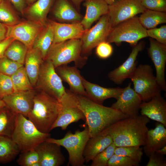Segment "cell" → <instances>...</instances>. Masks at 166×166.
<instances>
[{
  "label": "cell",
  "mask_w": 166,
  "mask_h": 166,
  "mask_svg": "<svg viewBox=\"0 0 166 166\" xmlns=\"http://www.w3.org/2000/svg\"><path fill=\"white\" fill-rule=\"evenodd\" d=\"M150 119L138 115L120 120L112 124L98 135H109L117 147L144 146Z\"/></svg>",
  "instance_id": "cell-1"
},
{
  "label": "cell",
  "mask_w": 166,
  "mask_h": 166,
  "mask_svg": "<svg viewBox=\"0 0 166 166\" xmlns=\"http://www.w3.org/2000/svg\"><path fill=\"white\" fill-rule=\"evenodd\" d=\"M78 105L84 113L90 137L98 135L115 122L128 117L111 107L96 103L77 95Z\"/></svg>",
  "instance_id": "cell-2"
},
{
  "label": "cell",
  "mask_w": 166,
  "mask_h": 166,
  "mask_svg": "<svg viewBox=\"0 0 166 166\" xmlns=\"http://www.w3.org/2000/svg\"><path fill=\"white\" fill-rule=\"evenodd\" d=\"M59 101L41 90L35 94L32 109L27 117L42 132L49 133L58 116Z\"/></svg>",
  "instance_id": "cell-3"
},
{
  "label": "cell",
  "mask_w": 166,
  "mask_h": 166,
  "mask_svg": "<svg viewBox=\"0 0 166 166\" xmlns=\"http://www.w3.org/2000/svg\"><path fill=\"white\" fill-rule=\"evenodd\" d=\"M26 117L22 114H16L15 126L11 137L21 152L35 149L50 135L49 133L39 131Z\"/></svg>",
  "instance_id": "cell-4"
},
{
  "label": "cell",
  "mask_w": 166,
  "mask_h": 166,
  "mask_svg": "<svg viewBox=\"0 0 166 166\" xmlns=\"http://www.w3.org/2000/svg\"><path fill=\"white\" fill-rule=\"evenodd\" d=\"M81 46L82 42L80 39L52 44L45 59L51 61L55 68L67 65L72 61L74 62L76 67L81 68L87 60L86 57L81 55Z\"/></svg>",
  "instance_id": "cell-5"
},
{
  "label": "cell",
  "mask_w": 166,
  "mask_h": 166,
  "mask_svg": "<svg viewBox=\"0 0 166 166\" xmlns=\"http://www.w3.org/2000/svg\"><path fill=\"white\" fill-rule=\"evenodd\" d=\"M90 138L88 128L86 124L82 131L77 130L73 133L69 131L62 138L56 139L49 137L45 141L55 143L67 150L69 155L68 166H84L85 162L83 151Z\"/></svg>",
  "instance_id": "cell-6"
},
{
  "label": "cell",
  "mask_w": 166,
  "mask_h": 166,
  "mask_svg": "<svg viewBox=\"0 0 166 166\" xmlns=\"http://www.w3.org/2000/svg\"><path fill=\"white\" fill-rule=\"evenodd\" d=\"M147 30L140 23L138 17L135 16L112 28L106 42L117 45L126 42L133 46L139 41L148 37Z\"/></svg>",
  "instance_id": "cell-7"
},
{
  "label": "cell",
  "mask_w": 166,
  "mask_h": 166,
  "mask_svg": "<svg viewBox=\"0 0 166 166\" xmlns=\"http://www.w3.org/2000/svg\"><path fill=\"white\" fill-rule=\"evenodd\" d=\"M130 79L133 83V89L143 102L149 101L161 92L153 69L149 65H139Z\"/></svg>",
  "instance_id": "cell-8"
},
{
  "label": "cell",
  "mask_w": 166,
  "mask_h": 166,
  "mask_svg": "<svg viewBox=\"0 0 166 166\" xmlns=\"http://www.w3.org/2000/svg\"><path fill=\"white\" fill-rule=\"evenodd\" d=\"M59 101L66 92L62 80L52 62L44 60L40 68L35 87Z\"/></svg>",
  "instance_id": "cell-9"
},
{
  "label": "cell",
  "mask_w": 166,
  "mask_h": 166,
  "mask_svg": "<svg viewBox=\"0 0 166 166\" xmlns=\"http://www.w3.org/2000/svg\"><path fill=\"white\" fill-rule=\"evenodd\" d=\"M59 101L60 110L52 130L60 127L65 130L72 123L81 120L85 121V115L78 105L77 94L70 90L66 89L65 93Z\"/></svg>",
  "instance_id": "cell-10"
},
{
  "label": "cell",
  "mask_w": 166,
  "mask_h": 166,
  "mask_svg": "<svg viewBox=\"0 0 166 166\" xmlns=\"http://www.w3.org/2000/svg\"><path fill=\"white\" fill-rule=\"evenodd\" d=\"M112 28L108 13L101 17L95 25L85 30L80 39L81 53L88 54L99 44L106 41Z\"/></svg>",
  "instance_id": "cell-11"
},
{
  "label": "cell",
  "mask_w": 166,
  "mask_h": 166,
  "mask_svg": "<svg viewBox=\"0 0 166 166\" xmlns=\"http://www.w3.org/2000/svg\"><path fill=\"white\" fill-rule=\"evenodd\" d=\"M146 9L142 5L141 0H117L109 5L108 14L112 27Z\"/></svg>",
  "instance_id": "cell-12"
},
{
  "label": "cell",
  "mask_w": 166,
  "mask_h": 166,
  "mask_svg": "<svg viewBox=\"0 0 166 166\" xmlns=\"http://www.w3.org/2000/svg\"><path fill=\"white\" fill-rule=\"evenodd\" d=\"M45 26L33 20L20 22L14 25L7 26V37L20 41L29 49L32 48L35 39Z\"/></svg>",
  "instance_id": "cell-13"
},
{
  "label": "cell",
  "mask_w": 166,
  "mask_h": 166,
  "mask_svg": "<svg viewBox=\"0 0 166 166\" xmlns=\"http://www.w3.org/2000/svg\"><path fill=\"white\" fill-rule=\"evenodd\" d=\"M130 83L122 90L111 107L128 117L139 115L140 105L142 101L139 95L131 87Z\"/></svg>",
  "instance_id": "cell-14"
},
{
  "label": "cell",
  "mask_w": 166,
  "mask_h": 166,
  "mask_svg": "<svg viewBox=\"0 0 166 166\" xmlns=\"http://www.w3.org/2000/svg\"><path fill=\"white\" fill-rule=\"evenodd\" d=\"M36 92L31 90L14 92L2 99L6 106L16 114H22L26 117L31 111Z\"/></svg>",
  "instance_id": "cell-15"
},
{
  "label": "cell",
  "mask_w": 166,
  "mask_h": 166,
  "mask_svg": "<svg viewBox=\"0 0 166 166\" xmlns=\"http://www.w3.org/2000/svg\"><path fill=\"white\" fill-rule=\"evenodd\" d=\"M144 47V43L140 42L133 46L132 51L126 60L118 67L111 71L108 76L117 84H121L126 79L130 78L136 68V59L140 52Z\"/></svg>",
  "instance_id": "cell-16"
},
{
  "label": "cell",
  "mask_w": 166,
  "mask_h": 166,
  "mask_svg": "<svg viewBox=\"0 0 166 166\" xmlns=\"http://www.w3.org/2000/svg\"><path fill=\"white\" fill-rule=\"evenodd\" d=\"M149 55L156 71V78L161 90L166 91L165 70L166 63V45L150 39Z\"/></svg>",
  "instance_id": "cell-17"
},
{
  "label": "cell",
  "mask_w": 166,
  "mask_h": 166,
  "mask_svg": "<svg viewBox=\"0 0 166 166\" xmlns=\"http://www.w3.org/2000/svg\"><path fill=\"white\" fill-rule=\"evenodd\" d=\"M60 146L45 141L39 144L35 150L38 153L41 166H60L64 164L65 158Z\"/></svg>",
  "instance_id": "cell-18"
},
{
  "label": "cell",
  "mask_w": 166,
  "mask_h": 166,
  "mask_svg": "<svg viewBox=\"0 0 166 166\" xmlns=\"http://www.w3.org/2000/svg\"><path fill=\"white\" fill-rule=\"evenodd\" d=\"M140 110L141 115L160 123L166 127V101L161 92L149 101L142 102Z\"/></svg>",
  "instance_id": "cell-19"
},
{
  "label": "cell",
  "mask_w": 166,
  "mask_h": 166,
  "mask_svg": "<svg viewBox=\"0 0 166 166\" xmlns=\"http://www.w3.org/2000/svg\"><path fill=\"white\" fill-rule=\"evenodd\" d=\"M55 69L62 81L68 84L72 91L77 95L87 97L83 83V77L77 67L65 65L57 67Z\"/></svg>",
  "instance_id": "cell-20"
},
{
  "label": "cell",
  "mask_w": 166,
  "mask_h": 166,
  "mask_svg": "<svg viewBox=\"0 0 166 166\" xmlns=\"http://www.w3.org/2000/svg\"><path fill=\"white\" fill-rule=\"evenodd\" d=\"M54 31L53 44L69 40L81 39L86 30L80 22L62 23L50 20Z\"/></svg>",
  "instance_id": "cell-21"
},
{
  "label": "cell",
  "mask_w": 166,
  "mask_h": 166,
  "mask_svg": "<svg viewBox=\"0 0 166 166\" xmlns=\"http://www.w3.org/2000/svg\"><path fill=\"white\" fill-rule=\"evenodd\" d=\"M83 83L87 94V98L101 105H103L104 101L109 98H113L117 99L121 93L123 88L103 87L90 82L84 78Z\"/></svg>",
  "instance_id": "cell-22"
},
{
  "label": "cell",
  "mask_w": 166,
  "mask_h": 166,
  "mask_svg": "<svg viewBox=\"0 0 166 166\" xmlns=\"http://www.w3.org/2000/svg\"><path fill=\"white\" fill-rule=\"evenodd\" d=\"M86 13L81 23L85 30L102 16L108 13L109 5L103 0H84Z\"/></svg>",
  "instance_id": "cell-23"
},
{
  "label": "cell",
  "mask_w": 166,
  "mask_h": 166,
  "mask_svg": "<svg viewBox=\"0 0 166 166\" xmlns=\"http://www.w3.org/2000/svg\"><path fill=\"white\" fill-rule=\"evenodd\" d=\"M166 145V128L162 124L158 122L154 128L148 130L143 150L149 157L156 150Z\"/></svg>",
  "instance_id": "cell-24"
},
{
  "label": "cell",
  "mask_w": 166,
  "mask_h": 166,
  "mask_svg": "<svg viewBox=\"0 0 166 166\" xmlns=\"http://www.w3.org/2000/svg\"><path fill=\"white\" fill-rule=\"evenodd\" d=\"M73 5L69 0H56L53 10L55 17L63 22H80L83 17Z\"/></svg>",
  "instance_id": "cell-25"
},
{
  "label": "cell",
  "mask_w": 166,
  "mask_h": 166,
  "mask_svg": "<svg viewBox=\"0 0 166 166\" xmlns=\"http://www.w3.org/2000/svg\"><path fill=\"white\" fill-rule=\"evenodd\" d=\"M43 61L42 55L39 50L33 48L28 49L24 67L33 87L36 86L40 68Z\"/></svg>",
  "instance_id": "cell-26"
},
{
  "label": "cell",
  "mask_w": 166,
  "mask_h": 166,
  "mask_svg": "<svg viewBox=\"0 0 166 166\" xmlns=\"http://www.w3.org/2000/svg\"><path fill=\"white\" fill-rule=\"evenodd\" d=\"M112 143L113 140L109 135H97L90 137L83 152L85 162L88 163L92 161L96 156Z\"/></svg>",
  "instance_id": "cell-27"
},
{
  "label": "cell",
  "mask_w": 166,
  "mask_h": 166,
  "mask_svg": "<svg viewBox=\"0 0 166 166\" xmlns=\"http://www.w3.org/2000/svg\"><path fill=\"white\" fill-rule=\"evenodd\" d=\"M53 39V29L49 20L47 21L43 30L36 38L32 47L40 51L44 60L45 59Z\"/></svg>",
  "instance_id": "cell-28"
},
{
  "label": "cell",
  "mask_w": 166,
  "mask_h": 166,
  "mask_svg": "<svg viewBox=\"0 0 166 166\" xmlns=\"http://www.w3.org/2000/svg\"><path fill=\"white\" fill-rule=\"evenodd\" d=\"M54 0H36L27 9L29 17L33 21L45 25L47 14Z\"/></svg>",
  "instance_id": "cell-29"
},
{
  "label": "cell",
  "mask_w": 166,
  "mask_h": 166,
  "mask_svg": "<svg viewBox=\"0 0 166 166\" xmlns=\"http://www.w3.org/2000/svg\"><path fill=\"white\" fill-rule=\"evenodd\" d=\"M20 152L18 145L11 137L0 136V163L12 161Z\"/></svg>",
  "instance_id": "cell-30"
},
{
  "label": "cell",
  "mask_w": 166,
  "mask_h": 166,
  "mask_svg": "<svg viewBox=\"0 0 166 166\" xmlns=\"http://www.w3.org/2000/svg\"><path fill=\"white\" fill-rule=\"evenodd\" d=\"M138 17L141 25L147 30L153 28L157 25L166 23V14L146 9Z\"/></svg>",
  "instance_id": "cell-31"
},
{
  "label": "cell",
  "mask_w": 166,
  "mask_h": 166,
  "mask_svg": "<svg viewBox=\"0 0 166 166\" xmlns=\"http://www.w3.org/2000/svg\"><path fill=\"white\" fill-rule=\"evenodd\" d=\"M28 50V48L24 44L14 40L6 49L4 56L14 61L24 65Z\"/></svg>",
  "instance_id": "cell-32"
},
{
  "label": "cell",
  "mask_w": 166,
  "mask_h": 166,
  "mask_svg": "<svg viewBox=\"0 0 166 166\" xmlns=\"http://www.w3.org/2000/svg\"><path fill=\"white\" fill-rule=\"evenodd\" d=\"M16 114L5 106L0 110V136L11 137L15 122Z\"/></svg>",
  "instance_id": "cell-33"
},
{
  "label": "cell",
  "mask_w": 166,
  "mask_h": 166,
  "mask_svg": "<svg viewBox=\"0 0 166 166\" xmlns=\"http://www.w3.org/2000/svg\"><path fill=\"white\" fill-rule=\"evenodd\" d=\"M14 92L25 91L33 89L24 65L11 77Z\"/></svg>",
  "instance_id": "cell-34"
},
{
  "label": "cell",
  "mask_w": 166,
  "mask_h": 166,
  "mask_svg": "<svg viewBox=\"0 0 166 166\" xmlns=\"http://www.w3.org/2000/svg\"><path fill=\"white\" fill-rule=\"evenodd\" d=\"M12 6L8 0H2L0 2V22L12 26L20 22Z\"/></svg>",
  "instance_id": "cell-35"
},
{
  "label": "cell",
  "mask_w": 166,
  "mask_h": 166,
  "mask_svg": "<svg viewBox=\"0 0 166 166\" xmlns=\"http://www.w3.org/2000/svg\"><path fill=\"white\" fill-rule=\"evenodd\" d=\"M143 149L140 147L128 146L117 147L114 154L128 157L140 163L143 155Z\"/></svg>",
  "instance_id": "cell-36"
},
{
  "label": "cell",
  "mask_w": 166,
  "mask_h": 166,
  "mask_svg": "<svg viewBox=\"0 0 166 166\" xmlns=\"http://www.w3.org/2000/svg\"><path fill=\"white\" fill-rule=\"evenodd\" d=\"M117 147L112 143L93 159L91 166H107L108 162L114 154Z\"/></svg>",
  "instance_id": "cell-37"
},
{
  "label": "cell",
  "mask_w": 166,
  "mask_h": 166,
  "mask_svg": "<svg viewBox=\"0 0 166 166\" xmlns=\"http://www.w3.org/2000/svg\"><path fill=\"white\" fill-rule=\"evenodd\" d=\"M23 65L4 56L0 59V73L11 77Z\"/></svg>",
  "instance_id": "cell-38"
},
{
  "label": "cell",
  "mask_w": 166,
  "mask_h": 166,
  "mask_svg": "<svg viewBox=\"0 0 166 166\" xmlns=\"http://www.w3.org/2000/svg\"><path fill=\"white\" fill-rule=\"evenodd\" d=\"M37 162H39V156L35 149L21 152L17 161L18 164L21 166H32Z\"/></svg>",
  "instance_id": "cell-39"
},
{
  "label": "cell",
  "mask_w": 166,
  "mask_h": 166,
  "mask_svg": "<svg viewBox=\"0 0 166 166\" xmlns=\"http://www.w3.org/2000/svg\"><path fill=\"white\" fill-rule=\"evenodd\" d=\"M139 163L124 156L114 154L109 160L107 166H138Z\"/></svg>",
  "instance_id": "cell-40"
},
{
  "label": "cell",
  "mask_w": 166,
  "mask_h": 166,
  "mask_svg": "<svg viewBox=\"0 0 166 166\" xmlns=\"http://www.w3.org/2000/svg\"><path fill=\"white\" fill-rule=\"evenodd\" d=\"M14 92L10 77L0 73V100Z\"/></svg>",
  "instance_id": "cell-41"
},
{
  "label": "cell",
  "mask_w": 166,
  "mask_h": 166,
  "mask_svg": "<svg viewBox=\"0 0 166 166\" xmlns=\"http://www.w3.org/2000/svg\"><path fill=\"white\" fill-rule=\"evenodd\" d=\"M148 37L154 38L157 42L166 45V26L163 25L158 28L147 30Z\"/></svg>",
  "instance_id": "cell-42"
},
{
  "label": "cell",
  "mask_w": 166,
  "mask_h": 166,
  "mask_svg": "<svg viewBox=\"0 0 166 166\" xmlns=\"http://www.w3.org/2000/svg\"><path fill=\"white\" fill-rule=\"evenodd\" d=\"M141 2L147 9L163 12L166 11V0H141Z\"/></svg>",
  "instance_id": "cell-43"
},
{
  "label": "cell",
  "mask_w": 166,
  "mask_h": 166,
  "mask_svg": "<svg viewBox=\"0 0 166 166\" xmlns=\"http://www.w3.org/2000/svg\"><path fill=\"white\" fill-rule=\"evenodd\" d=\"M113 49L110 43L105 41L99 44L96 47V53L100 58L105 59L112 54Z\"/></svg>",
  "instance_id": "cell-44"
},
{
  "label": "cell",
  "mask_w": 166,
  "mask_h": 166,
  "mask_svg": "<svg viewBox=\"0 0 166 166\" xmlns=\"http://www.w3.org/2000/svg\"><path fill=\"white\" fill-rule=\"evenodd\" d=\"M163 155L156 152L152 154L149 157V161L146 166H166V159Z\"/></svg>",
  "instance_id": "cell-45"
},
{
  "label": "cell",
  "mask_w": 166,
  "mask_h": 166,
  "mask_svg": "<svg viewBox=\"0 0 166 166\" xmlns=\"http://www.w3.org/2000/svg\"><path fill=\"white\" fill-rule=\"evenodd\" d=\"M19 12L23 13L26 9V0H8Z\"/></svg>",
  "instance_id": "cell-46"
},
{
  "label": "cell",
  "mask_w": 166,
  "mask_h": 166,
  "mask_svg": "<svg viewBox=\"0 0 166 166\" xmlns=\"http://www.w3.org/2000/svg\"><path fill=\"white\" fill-rule=\"evenodd\" d=\"M14 40L12 38L8 37L0 42V59L4 56V53L6 49Z\"/></svg>",
  "instance_id": "cell-47"
},
{
  "label": "cell",
  "mask_w": 166,
  "mask_h": 166,
  "mask_svg": "<svg viewBox=\"0 0 166 166\" xmlns=\"http://www.w3.org/2000/svg\"><path fill=\"white\" fill-rule=\"evenodd\" d=\"M7 26L0 22V42L7 37Z\"/></svg>",
  "instance_id": "cell-48"
},
{
  "label": "cell",
  "mask_w": 166,
  "mask_h": 166,
  "mask_svg": "<svg viewBox=\"0 0 166 166\" xmlns=\"http://www.w3.org/2000/svg\"><path fill=\"white\" fill-rule=\"evenodd\" d=\"M75 6L77 10H79L82 2L84 0H69Z\"/></svg>",
  "instance_id": "cell-49"
},
{
  "label": "cell",
  "mask_w": 166,
  "mask_h": 166,
  "mask_svg": "<svg viewBox=\"0 0 166 166\" xmlns=\"http://www.w3.org/2000/svg\"><path fill=\"white\" fill-rule=\"evenodd\" d=\"M155 152L159 154L163 155H166V145L156 150Z\"/></svg>",
  "instance_id": "cell-50"
},
{
  "label": "cell",
  "mask_w": 166,
  "mask_h": 166,
  "mask_svg": "<svg viewBox=\"0 0 166 166\" xmlns=\"http://www.w3.org/2000/svg\"><path fill=\"white\" fill-rule=\"evenodd\" d=\"M108 5H111L113 3L117 0H103Z\"/></svg>",
  "instance_id": "cell-51"
},
{
  "label": "cell",
  "mask_w": 166,
  "mask_h": 166,
  "mask_svg": "<svg viewBox=\"0 0 166 166\" xmlns=\"http://www.w3.org/2000/svg\"><path fill=\"white\" fill-rule=\"evenodd\" d=\"M6 106L5 104L2 100H0V110Z\"/></svg>",
  "instance_id": "cell-52"
},
{
  "label": "cell",
  "mask_w": 166,
  "mask_h": 166,
  "mask_svg": "<svg viewBox=\"0 0 166 166\" xmlns=\"http://www.w3.org/2000/svg\"><path fill=\"white\" fill-rule=\"evenodd\" d=\"M36 0H26L27 4L29 5L34 2H35Z\"/></svg>",
  "instance_id": "cell-53"
},
{
  "label": "cell",
  "mask_w": 166,
  "mask_h": 166,
  "mask_svg": "<svg viewBox=\"0 0 166 166\" xmlns=\"http://www.w3.org/2000/svg\"><path fill=\"white\" fill-rule=\"evenodd\" d=\"M32 166H41L39 162H37L34 163Z\"/></svg>",
  "instance_id": "cell-54"
},
{
  "label": "cell",
  "mask_w": 166,
  "mask_h": 166,
  "mask_svg": "<svg viewBox=\"0 0 166 166\" xmlns=\"http://www.w3.org/2000/svg\"><path fill=\"white\" fill-rule=\"evenodd\" d=\"M2 0H0V2L2 1Z\"/></svg>",
  "instance_id": "cell-55"
}]
</instances>
